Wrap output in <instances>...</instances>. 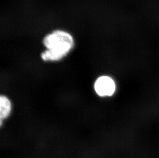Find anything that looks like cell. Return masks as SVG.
Returning a JSON list of instances; mask_svg holds the SVG:
<instances>
[{"label": "cell", "instance_id": "obj_1", "mask_svg": "<svg viewBox=\"0 0 159 158\" xmlns=\"http://www.w3.org/2000/svg\"><path fill=\"white\" fill-rule=\"evenodd\" d=\"M43 44L47 50L41 54L42 60L44 61H57L70 52L74 46V41L68 32L56 30L45 36Z\"/></svg>", "mask_w": 159, "mask_h": 158}, {"label": "cell", "instance_id": "obj_2", "mask_svg": "<svg viewBox=\"0 0 159 158\" xmlns=\"http://www.w3.org/2000/svg\"><path fill=\"white\" fill-rule=\"evenodd\" d=\"M94 90L100 97H110L116 91V83L109 77H100L95 82Z\"/></svg>", "mask_w": 159, "mask_h": 158}, {"label": "cell", "instance_id": "obj_3", "mask_svg": "<svg viewBox=\"0 0 159 158\" xmlns=\"http://www.w3.org/2000/svg\"><path fill=\"white\" fill-rule=\"evenodd\" d=\"M11 111V104L7 97L1 95L0 97V118L1 125H2L3 120L9 116Z\"/></svg>", "mask_w": 159, "mask_h": 158}]
</instances>
